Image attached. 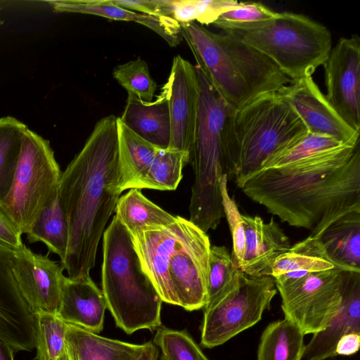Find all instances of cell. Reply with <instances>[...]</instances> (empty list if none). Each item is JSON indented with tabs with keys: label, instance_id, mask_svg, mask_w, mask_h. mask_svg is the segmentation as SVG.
Returning a JSON list of instances; mask_svg holds the SVG:
<instances>
[{
	"label": "cell",
	"instance_id": "28",
	"mask_svg": "<svg viewBox=\"0 0 360 360\" xmlns=\"http://www.w3.org/2000/svg\"><path fill=\"white\" fill-rule=\"evenodd\" d=\"M27 238L30 243H43L49 252L60 257V263L64 261L68 244V228L58 197L41 212Z\"/></svg>",
	"mask_w": 360,
	"mask_h": 360
},
{
	"label": "cell",
	"instance_id": "9",
	"mask_svg": "<svg viewBox=\"0 0 360 360\" xmlns=\"http://www.w3.org/2000/svg\"><path fill=\"white\" fill-rule=\"evenodd\" d=\"M61 174L49 141L27 127L11 191L0 202L22 234L58 197Z\"/></svg>",
	"mask_w": 360,
	"mask_h": 360
},
{
	"label": "cell",
	"instance_id": "42",
	"mask_svg": "<svg viewBox=\"0 0 360 360\" xmlns=\"http://www.w3.org/2000/svg\"><path fill=\"white\" fill-rule=\"evenodd\" d=\"M159 349L152 341L143 343L141 352L134 360H158Z\"/></svg>",
	"mask_w": 360,
	"mask_h": 360
},
{
	"label": "cell",
	"instance_id": "14",
	"mask_svg": "<svg viewBox=\"0 0 360 360\" xmlns=\"http://www.w3.org/2000/svg\"><path fill=\"white\" fill-rule=\"evenodd\" d=\"M168 103L171 139L168 148L190 153L198 115L199 87L195 65L176 56L162 87Z\"/></svg>",
	"mask_w": 360,
	"mask_h": 360
},
{
	"label": "cell",
	"instance_id": "12",
	"mask_svg": "<svg viewBox=\"0 0 360 360\" xmlns=\"http://www.w3.org/2000/svg\"><path fill=\"white\" fill-rule=\"evenodd\" d=\"M326 97L340 117L360 131V39L341 37L324 65Z\"/></svg>",
	"mask_w": 360,
	"mask_h": 360
},
{
	"label": "cell",
	"instance_id": "6",
	"mask_svg": "<svg viewBox=\"0 0 360 360\" xmlns=\"http://www.w3.org/2000/svg\"><path fill=\"white\" fill-rule=\"evenodd\" d=\"M101 286L107 309L127 334L162 325V300L142 268L131 235L115 216L103 233Z\"/></svg>",
	"mask_w": 360,
	"mask_h": 360
},
{
	"label": "cell",
	"instance_id": "1",
	"mask_svg": "<svg viewBox=\"0 0 360 360\" xmlns=\"http://www.w3.org/2000/svg\"><path fill=\"white\" fill-rule=\"evenodd\" d=\"M241 190L282 221L319 238L340 217L360 212L359 142L261 170Z\"/></svg>",
	"mask_w": 360,
	"mask_h": 360
},
{
	"label": "cell",
	"instance_id": "36",
	"mask_svg": "<svg viewBox=\"0 0 360 360\" xmlns=\"http://www.w3.org/2000/svg\"><path fill=\"white\" fill-rule=\"evenodd\" d=\"M227 182V174H223L219 181V188L224 217L227 219L233 240V251L231 256L233 264L239 269L245 255V231L242 214L235 200L229 194Z\"/></svg>",
	"mask_w": 360,
	"mask_h": 360
},
{
	"label": "cell",
	"instance_id": "4",
	"mask_svg": "<svg viewBox=\"0 0 360 360\" xmlns=\"http://www.w3.org/2000/svg\"><path fill=\"white\" fill-rule=\"evenodd\" d=\"M181 34L196 65L236 110L292 82L267 56L223 32L191 22L181 25Z\"/></svg>",
	"mask_w": 360,
	"mask_h": 360
},
{
	"label": "cell",
	"instance_id": "33",
	"mask_svg": "<svg viewBox=\"0 0 360 360\" xmlns=\"http://www.w3.org/2000/svg\"><path fill=\"white\" fill-rule=\"evenodd\" d=\"M344 144L348 143H342L330 136L308 132L291 146L266 160L261 170L283 167Z\"/></svg>",
	"mask_w": 360,
	"mask_h": 360
},
{
	"label": "cell",
	"instance_id": "27",
	"mask_svg": "<svg viewBox=\"0 0 360 360\" xmlns=\"http://www.w3.org/2000/svg\"><path fill=\"white\" fill-rule=\"evenodd\" d=\"M335 268L337 267L328 257L319 239L309 236L275 260L271 276L295 270L311 273Z\"/></svg>",
	"mask_w": 360,
	"mask_h": 360
},
{
	"label": "cell",
	"instance_id": "26",
	"mask_svg": "<svg viewBox=\"0 0 360 360\" xmlns=\"http://www.w3.org/2000/svg\"><path fill=\"white\" fill-rule=\"evenodd\" d=\"M115 212L131 236L146 226L169 224L176 217L151 202L139 188H131L120 197Z\"/></svg>",
	"mask_w": 360,
	"mask_h": 360
},
{
	"label": "cell",
	"instance_id": "5",
	"mask_svg": "<svg viewBox=\"0 0 360 360\" xmlns=\"http://www.w3.org/2000/svg\"><path fill=\"white\" fill-rule=\"evenodd\" d=\"M199 87L198 115L191 160L194 182L190 221L207 233L224 217L219 181L232 176L231 121L236 109L217 91L202 70L195 65Z\"/></svg>",
	"mask_w": 360,
	"mask_h": 360
},
{
	"label": "cell",
	"instance_id": "34",
	"mask_svg": "<svg viewBox=\"0 0 360 360\" xmlns=\"http://www.w3.org/2000/svg\"><path fill=\"white\" fill-rule=\"evenodd\" d=\"M166 360H210L185 330L160 326L152 341Z\"/></svg>",
	"mask_w": 360,
	"mask_h": 360
},
{
	"label": "cell",
	"instance_id": "25",
	"mask_svg": "<svg viewBox=\"0 0 360 360\" xmlns=\"http://www.w3.org/2000/svg\"><path fill=\"white\" fill-rule=\"evenodd\" d=\"M304 335L299 327L285 319L271 322L261 335L257 360H302Z\"/></svg>",
	"mask_w": 360,
	"mask_h": 360
},
{
	"label": "cell",
	"instance_id": "46",
	"mask_svg": "<svg viewBox=\"0 0 360 360\" xmlns=\"http://www.w3.org/2000/svg\"><path fill=\"white\" fill-rule=\"evenodd\" d=\"M1 9V8H0ZM3 23V21L0 20V25Z\"/></svg>",
	"mask_w": 360,
	"mask_h": 360
},
{
	"label": "cell",
	"instance_id": "2",
	"mask_svg": "<svg viewBox=\"0 0 360 360\" xmlns=\"http://www.w3.org/2000/svg\"><path fill=\"white\" fill-rule=\"evenodd\" d=\"M117 118L110 115L98 120L61 174L58 199L68 228L61 264L71 279L90 276L98 243L122 192Z\"/></svg>",
	"mask_w": 360,
	"mask_h": 360
},
{
	"label": "cell",
	"instance_id": "21",
	"mask_svg": "<svg viewBox=\"0 0 360 360\" xmlns=\"http://www.w3.org/2000/svg\"><path fill=\"white\" fill-rule=\"evenodd\" d=\"M120 121L133 132L160 149L169 146L171 125L168 103L162 91L146 102L128 94Z\"/></svg>",
	"mask_w": 360,
	"mask_h": 360
},
{
	"label": "cell",
	"instance_id": "20",
	"mask_svg": "<svg viewBox=\"0 0 360 360\" xmlns=\"http://www.w3.org/2000/svg\"><path fill=\"white\" fill-rule=\"evenodd\" d=\"M47 3L58 13L91 14L141 24L161 36L171 46H176L181 41V25L169 17L153 16L130 11L114 4L110 0H59Z\"/></svg>",
	"mask_w": 360,
	"mask_h": 360
},
{
	"label": "cell",
	"instance_id": "19",
	"mask_svg": "<svg viewBox=\"0 0 360 360\" xmlns=\"http://www.w3.org/2000/svg\"><path fill=\"white\" fill-rule=\"evenodd\" d=\"M106 302L90 276L65 278L56 316L64 322L99 333L103 328Z\"/></svg>",
	"mask_w": 360,
	"mask_h": 360
},
{
	"label": "cell",
	"instance_id": "24",
	"mask_svg": "<svg viewBox=\"0 0 360 360\" xmlns=\"http://www.w3.org/2000/svg\"><path fill=\"white\" fill-rule=\"evenodd\" d=\"M117 126L122 191L138 188L160 148L133 132L118 117Z\"/></svg>",
	"mask_w": 360,
	"mask_h": 360
},
{
	"label": "cell",
	"instance_id": "31",
	"mask_svg": "<svg viewBox=\"0 0 360 360\" xmlns=\"http://www.w3.org/2000/svg\"><path fill=\"white\" fill-rule=\"evenodd\" d=\"M240 273L241 271L233 264L226 247L211 246L207 302L204 308L214 304L233 291L238 285Z\"/></svg>",
	"mask_w": 360,
	"mask_h": 360
},
{
	"label": "cell",
	"instance_id": "16",
	"mask_svg": "<svg viewBox=\"0 0 360 360\" xmlns=\"http://www.w3.org/2000/svg\"><path fill=\"white\" fill-rule=\"evenodd\" d=\"M14 252L0 245V338L15 352L35 347L36 317L23 298L13 271Z\"/></svg>",
	"mask_w": 360,
	"mask_h": 360
},
{
	"label": "cell",
	"instance_id": "7",
	"mask_svg": "<svg viewBox=\"0 0 360 360\" xmlns=\"http://www.w3.org/2000/svg\"><path fill=\"white\" fill-rule=\"evenodd\" d=\"M307 133L302 120L277 91L263 94L235 110L231 121L230 158L237 186L241 188L261 170L266 160Z\"/></svg>",
	"mask_w": 360,
	"mask_h": 360
},
{
	"label": "cell",
	"instance_id": "38",
	"mask_svg": "<svg viewBox=\"0 0 360 360\" xmlns=\"http://www.w3.org/2000/svg\"><path fill=\"white\" fill-rule=\"evenodd\" d=\"M276 14L259 2H240L238 6L221 14L213 25L257 22L269 20Z\"/></svg>",
	"mask_w": 360,
	"mask_h": 360
},
{
	"label": "cell",
	"instance_id": "17",
	"mask_svg": "<svg viewBox=\"0 0 360 360\" xmlns=\"http://www.w3.org/2000/svg\"><path fill=\"white\" fill-rule=\"evenodd\" d=\"M245 248L239 269L250 276H271L275 260L291 247L288 237L271 218L264 223L259 217L242 214Z\"/></svg>",
	"mask_w": 360,
	"mask_h": 360
},
{
	"label": "cell",
	"instance_id": "43",
	"mask_svg": "<svg viewBox=\"0 0 360 360\" xmlns=\"http://www.w3.org/2000/svg\"><path fill=\"white\" fill-rule=\"evenodd\" d=\"M15 351L0 338V360H14Z\"/></svg>",
	"mask_w": 360,
	"mask_h": 360
},
{
	"label": "cell",
	"instance_id": "29",
	"mask_svg": "<svg viewBox=\"0 0 360 360\" xmlns=\"http://www.w3.org/2000/svg\"><path fill=\"white\" fill-rule=\"evenodd\" d=\"M27 127L16 118H0V202L11 191Z\"/></svg>",
	"mask_w": 360,
	"mask_h": 360
},
{
	"label": "cell",
	"instance_id": "41",
	"mask_svg": "<svg viewBox=\"0 0 360 360\" xmlns=\"http://www.w3.org/2000/svg\"><path fill=\"white\" fill-rule=\"evenodd\" d=\"M360 347V333H349L342 335L338 341L335 352L336 356H350L357 352Z\"/></svg>",
	"mask_w": 360,
	"mask_h": 360
},
{
	"label": "cell",
	"instance_id": "22",
	"mask_svg": "<svg viewBox=\"0 0 360 360\" xmlns=\"http://www.w3.org/2000/svg\"><path fill=\"white\" fill-rule=\"evenodd\" d=\"M67 324L65 341L70 360H134L143 347Z\"/></svg>",
	"mask_w": 360,
	"mask_h": 360
},
{
	"label": "cell",
	"instance_id": "11",
	"mask_svg": "<svg viewBox=\"0 0 360 360\" xmlns=\"http://www.w3.org/2000/svg\"><path fill=\"white\" fill-rule=\"evenodd\" d=\"M346 272L335 268L276 285L284 319L304 335L323 330L340 310Z\"/></svg>",
	"mask_w": 360,
	"mask_h": 360
},
{
	"label": "cell",
	"instance_id": "18",
	"mask_svg": "<svg viewBox=\"0 0 360 360\" xmlns=\"http://www.w3.org/2000/svg\"><path fill=\"white\" fill-rule=\"evenodd\" d=\"M349 333H360V272L347 271L340 310L327 328L313 334L303 358L326 360L336 356L338 341Z\"/></svg>",
	"mask_w": 360,
	"mask_h": 360
},
{
	"label": "cell",
	"instance_id": "3",
	"mask_svg": "<svg viewBox=\"0 0 360 360\" xmlns=\"http://www.w3.org/2000/svg\"><path fill=\"white\" fill-rule=\"evenodd\" d=\"M131 236L162 302L188 311L205 307L211 248L207 233L176 216L169 224L146 226Z\"/></svg>",
	"mask_w": 360,
	"mask_h": 360
},
{
	"label": "cell",
	"instance_id": "39",
	"mask_svg": "<svg viewBox=\"0 0 360 360\" xmlns=\"http://www.w3.org/2000/svg\"><path fill=\"white\" fill-rule=\"evenodd\" d=\"M22 235L18 224L0 203V245L14 252L24 245Z\"/></svg>",
	"mask_w": 360,
	"mask_h": 360
},
{
	"label": "cell",
	"instance_id": "44",
	"mask_svg": "<svg viewBox=\"0 0 360 360\" xmlns=\"http://www.w3.org/2000/svg\"><path fill=\"white\" fill-rule=\"evenodd\" d=\"M56 360H70L67 353L66 348L64 352Z\"/></svg>",
	"mask_w": 360,
	"mask_h": 360
},
{
	"label": "cell",
	"instance_id": "13",
	"mask_svg": "<svg viewBox=\"0 0 360 360\" xmlns=\"http://www.w3.org/2000/svg\"><path fill=\"white\" fill-rule=\"evenodd\" d=\"M64 267L47 255L23 246L14 251L13 271L19 290L32 313L57 314L65 276Z\"/></svg>",
	"mask_w": 360,
	"mask_h": 360
},
{
	"label": "cell",
	"instance_id": "35",
	"mask_svg": "<svg viewBox=\"0 0 360 360\" xmlns=\"http://www.w3.org/2000/svg\"><path fill=\"white\" fill-rule=\"evenodd\" d=\"M112 76L128 94L143 101H152L157 84L145 60L138 58L120 64L114 68Z\"/></svg>",
	"mask_w": 360,
	"mask_h": 360
},
{
	"label": "cell",
	"instance_id": "40",
	"mask_svg": "<svg viewBox=\"0 0 360 360\" xmlns=\"http://www.w3.org/2000/svg\"><path fill=\"white\" fill-rule=\"evenodd\" d=\"M114 4L140 13L165 16L162 0H110Z\"/></svg>",
	"mask_w": 360,
	"mask_h": 360
},
{
	"label": "cell",
	"instance_id": "23",
	"mask_svg": "<svg viewBox=\"0 0 360 360\" xmlns=\"http://www.w3.org/2000/svg\"><path fill=\"white\" fill-rule=\"evenodd\" d=\"M319 239L337 268L360 272V212L340 217L324 230Z\"/></svg>",
	"mask_w": 360,
	"mask_h": 360
},
{
	"label": "cell",
	"instance_id": "45",
	"mask_svg": "<svg viewBox=\"0 0 360 360\" xmlns=\"http://www.w3.org/2000/svg\"><path fill=\"white\" fill-rule=\"evenodd\" d=\"M158 360H166V359L162 354H160L159 356Z\"/></svg>",
	"mask_w": 360,
	"mask_h": 360
},
{
	"label": "cell",
	"instance_id": "10",
	"mask_svg": "<svg viewBox=\"0 0 360 360\" xmlns=\"http://www.w3.org/2000/svg\"><path fill=\"white\" fill-rule=\"evenodd\" d=\"M277 292L271 276H250L241 271L238 286L221 300L204 308L200 344L221 345L258 323Z\"/></svg>",
	"mask_w": 360,
	"mask_h": 360
},
{
	"label": "cell",
	"instance_id": "8",
	"mask_svg": "<svg viewBox=\"0 0 360 360\" xmlns=\"http://www.w3.org/2000/svg\"><path fill=\"white\" fill-rule=\"evenodd\" d=\"M214 25L267 56L292 82L311 77L332 49L328 29L301 13L277 12L264 21Z\"/></svg>",
	"mask_w": 360,
	"mask_h": 360
},
{
	"label": "cell",
	"instance_id": "15",
	"mask_svg": "<svg viewBox=\"0 0 360 360\" xmlns=\"http://www.w3.org/2000/svg\"><path fill=\"white\" fill-rule=\"evenodd\" d=\"M277 93L292 107L308 132L333 137L342 143L359 142L355 131L340 117L312 77L292 82Z\"/></svg>",
	"mask_w": 360,
	"mask_h": 360
},
{
	"label": "cell",
	"instance_id": "32",
	"mask_svg": "<svg viewBox=\"0 0 360 360\" xmlns=\"http://www.w3.org/2000/svg\"><path fill=\"white\" fill-rule=\"evenodd\" d=\"M35 360H56L65 350L67 323L56 314H35Z\"/></svg>",
	"mask_w": 360,
	"mask_h": 360
},
{
	"label": "cell",
	"instance_id": "30",
	"mask_svg": "<svg viewBox=\"0 0 360 360\" xmlns=\"http://www.w3.org/2000/svg\"><path fill=\"white\" fill-rule=\"evenodd\" d=\"M190 160L188 153L171 148L160 149L138 188L175 190L182 179L183 168Z\"/></svg>",
	"mask_w": 360,
	"mask_h": 360
},
{
	"label": "cell",
	"instance_id": "37",
	"mask_svg": "<svg viewBox=\"0 0 360 360\" xmlns=\"http://www.w3.org/2000/svg\"><path fill=\"white\" fill-rule=\"evenodd\" d=\"M165 15L180 25L196 20L202 25L208 15L207 0H162Z\"/></svg>",
	"mask_w": 360,
	"mask_h": 360
}]
</instances>
